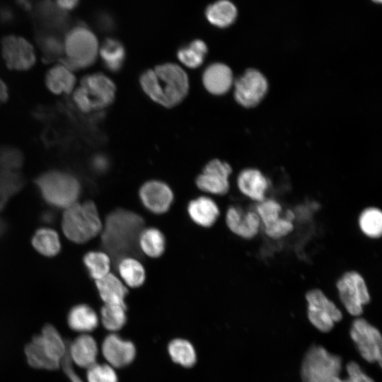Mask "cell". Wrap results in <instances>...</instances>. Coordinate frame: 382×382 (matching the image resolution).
<instances>
[{
	"instance_id": "1",
	"label": "cell",
	"mask_w": 382,
	"mask_h": 382,
	"mask_svg": "<svg viewBox=\"0 0 382 382\" xmlns=\"http://www.w3.org/2000/svg\"><path fill=\"white\" fill-rule=\"evenodd\" d=\"M139 81L145 95L166 108L180 104L190 90L187 72L180 65L173 62L163 63L145 70Z\"/></svg>"
},
{
	"instance_id": "2",
	"label": "cell",
	"mask_w": 382,
	"mask_h": 382,
	"mask_svg": "<svg viewBox=\"0 0 382 382\" xmlns=\"http://www.w3.org/2000/svg\"><path fill=\"white\" fill-rule=\"evenodd\" d=\"M144 224L143 218L134 212L117 209L110 212L101 231L103 248L117 262L137 255L139 236Z\"/></svg>"
},
{
	"instance_id": "3",
	"label": "cell",
	"mask_w": 382,
	"mask_h": 382,
	"mask_svg": "<svg viewBox=\"0 0 382 382\" xmlns=\"http://www.w3.org/2000/svg\"><path fill=\"white\" fill-rule=\"evenodd\" d=\"M116 92V85L109 76L101 72L91 73L80 80L71 93L72 101L78 110L88 114L112 105Z\"/></svg>"
},
{
	"instance_id": "4",
	"label": "cell",
	"mask_w": 382,
	"mask_h": 382,
	"mask_svg": "<svg viewBox=\"0 0 382 382\" xmlns=\"http://www.w3.org/2000/svg\"><path fill=\"white\" fill-rule=\"evenodd\" d=\"M35 185L42 199L57 208H67L79 198L81 186L71 172L53 169L40 174Z\"/></svg>"
},
{
	"instance_id": "5",
	"label": "cell",
	"mask_w": 382,
	"mask_h": 382,
	"mask_svg": "<svg viewBox=\"0 0 382 382\" xmlns=\"http://www.w3.org/2000/svg\"><path fill=\"white\" fill-rule=\"evenodd\" d=\"M99 44L95 34L85 25L68 30L64 37V56L59 61L74 72L91 66L98 56Z\"/></svg>"
},
{
	"instance_id": "6",
	"label": "cell",
	"mask_w": 382,
	"mask_h": 382,
	"mask_svg": "<svg viewBox=\"0 0 382 382\" xmlns=\"http://www.w3.org/2000/svg\"><path fill=\"white\" fill-rule=\"evenodd\" d=\"M62 226L65 236L76 243L90 241L103 228L97 207L91 201L82 204L75 202L66 208Z\"/></svg>"
},
{
	"instance_id": "7",
	"label": "cell",
	"mask_w": 382,
	"mask_h": 382,
	"mask_svg": "<svg viewBox=\"0 0 382 382\" xmlns=\"http://www.w3.org/2000/svg\"><path fill=\"white\" fill-rule=\"evenodd\" d=\"M341 358L321 346H313L306 354L301 366L303 382H344L340 376Z\"/></svg>"
},
{
	"instance_id": "8",
	"label": "cell",
	"mask_w": 382,
	"mask_h": 382,
	"mask_svg": "<svg viewBox=\"0 0 382 382\" xmlns=\"http://www.w3.org/2000/svg\"><path fill=\"white\" fill-rule=\"evenodd\" d=\"M335 288L347 312L359 317L364 312V306L371 301V294L362 274L354 270L345 271L337 279Z\"/></svg>"
},
{
	"instance_id": "9",
	"label": "cell",
	"mask_w": 382,
	"mask_h": 382,
	"mask_svg": "<svg viewBox=\"0 0 382 382\" xmlns=\"http://www.w3.org/2000/svg\"><path fill=\"white\" fill-rule=\"evenodd\" d=\"M305 299L308 320L318 330L329 332L342 319V311L320 288L308 290Z\"/></svg>"
},
{
	"instance_id": "10",
	"label": "cell",
	"mask_w": 382,
	"mask_h": 382,
	"mask_svg": "<svg viewBox=\"0 0 382 382\" xmlns=\"http://www.w3.org/2000/svg\"><path fill=\"white\" fill-rule=\"evenodd\" d=\"M349 333L361 357L369 363L378 362L381 366L382 337L379 330L364 318L357 317Z\"/></svg>"
},
{
	"instance_id": "11",
	"label": "cell",
	"mask_w": 382,
	"mask_h": 382,
	"mask_svg": "<svg viewBox=\"0 0 382 382\" xmlns=\"http://www.w3.org/2000/svg\"><path fill=\"white\" fill-rule=\"evenodd\" d=\"M1 50L5 64L10 70L28 71L35 64L34 47L21 36L8 35L4 37L1 42Z\"/></svg>"
},
{
	"instance_id": "12",
	"label": "cell",
	"mask_w": 382,
	"mask_h": 382,
	"mask_svg": "<svg viewBox=\"0 0 382 382\" xmlns=\"http://www.w3.org/2000/svg\"><path fill=\"white\" fill-rule=\"evenodd\" d=\"M233 96L235 100L244 108L258 105L268 91V82L262 72L248 69L234 80Z\"/></svg>"
},
{
	"instance_id": "13",
	"label": "cell",
	"mask_w": 382,
	"mask_h": 382,
	"mask_svg": "<svg viewBox=\"0 0 382 382\" xmlns=\"http://www.w3.org/2000/svg\"><path fill=\"white\" fill-rule=\"evenodd\" d=\"M261 221V228L264 233L272 240L281 239L294 230L292 221L281 216L282 207L272 198H266L255 204L253 208Z\"/></svg>"
},
{
	"instance_id": "14",
	"label": "cell",
	"mask_w": 382,
	"mask_h": 382,
	"mask_svg": "<svg viewBox=\"0 0 382 382\" xmlns=\"http://www.w3.org/2000/svg\"><path fill=\"white\" fill-rule=\"evenodd\" d=\"M231 173L232 168L228 163L219 158L212 159L197 175L196 185L202 191L224 195L230 189L229 177Z\"/></svg>"
},
{
	"instance_id": "15",
	"label": "cell",
	"mask_w": 382,
	"mask_h": 382,
	"mask_svg": "<svg viewBox=\"0 0 382 382\" xmlns=\"http://www.w3.org/2000/svg\"><path fill=\"white\" fill-rule=\"evenodd\" d=\"M226 224L233 233L247 240L255 238L261 228L260 219L254 209L244 211L237 206L228 208Z\"/></svg>"
},
{
	"instance_id": "16",
	"label": "cell",
	"mask_w": 382,
	"mask_h": 382,
	"mask_svg": "<svg viewBox=\"0 0 382 382\" xmlns=\"http://www.w3.org/2000/svg\"><path fill=\"white\" fill-rule=\"evenodd\" d=\"M139 198L144 206L154 214H163L168 210L173 193L166 183L151 180L144 183L139 189Z\"/></svg>"
},
{
	"instance_id": "17",
	"label": "cell",
	"mask_w": 382,
	"mask_h": 382,
	"mask_svg": "<svg viewBox=\"0 0 382 382\" xmlns=\"http://www.w3.org/2000/svg\"><path fill=\"white\" fill-rule=\"evenodd\" d=\"M101 352L107 361L115 369L131 364L136 356L134 345L120 337L116 333L105 337L101 345Z\"/></svg>"
},
{
	"instance_id": "18",
	"label": "cell",
	"mask_w": 382,
	"mask_h": 382,
	"mask_svg": "<svg viewBox=\"0 0 382 382\" xmlns=\"http://www.w3.org/2000/svg\"><path fill=\"white\" fill-rule=\"evenodd\" d=\"M204 89L213 96H223L228 92L234 83L231 69L222 62L209 64L202 75Z\"/></svg>"
},
{
	"instance_id": "19",
	"label": "cell",
	"mask_w": 382,
	"mask_h": 382,
	"mask_svg": "<svg viewBox=\"0 0 382 382\" xmlns=\"http://www.w3.org/2000/svg\"><path fill=\"white\" fill-rule=\"evenodd\" d=\"M98 346L88 333L81 334L67 344V357L73 365L88 369L97 362Z\"/></svg>"
},
{
	"instance_id": "20",
	"label": "cell",
	"mask_w": 382,
	"mask_h": 382,
	"mask_svg": "<svg viewBox=\"0 0 382 382\" xmlns=\"http://www.w3.org/2000/svg\"><path fill=\"white\" fill-rule=\"evenodd\" d=\"M237 186L243 195L259 203L267 198L270 183L260 170L249 168L239 173L237 177Z\"/></svg>"
},
{
	"instance_id": "21",
	"label": "cell",
	"mask_w": 382,
	"mask_h": 382,
	"mask_svg": "<svg viewBox=\"0 0 382 382\" xmlns=\"http://www.w3.org/2000/svg\"><path fill=\"white\" fill-rule=\"evenodd\" d=\"M76 83L74 71L60 61L51 66L45 76L47 88L55 95H71Z\"/></svg>"
},
{
	"instance_id": "22",
	"label": "cell",
	"mask_w": 382,
	"mask_h": 382,
	"mask_svg": "<svg viewBox=\"0 0 382 382\" xmlns=\"http://www.w3.org/2000/svg\"><path fill=\"white\" fill-rule=\"evenodd\" d=\"M35 13L42 30L60 34L68 27L69 18L66 11L51 0L41 1L36 7Z\"/></svg>"
},
{
	"instance_id": "23",
	"label": "cell",
	"mask_w": 382,
	"mask_h": 382,
	"mask_svg": "<svg viewBox=\"0 0 382 382\" xmlns=\"http://www.w3.org/2000/svg\"><path fill=\"white\" fill-rule=\"evenodd\" d=\"M36 337L45 353L53 361L62 364L67 354V344L58 330L47 324Z\"/></svg>"
},
{
	"instance_id": "24",
	"label": "cell",
	"mask_w": 382,
	"mask_h": 382,
	"mask_svg": "<svg viewBox=\"0 0 382 382\" xmlns=\"http://www.w3.org/2000/svg\"><path fill=\"white\" fill-rule=\"evenodd\" d=\"M187 212L195 224L204 227L212 226L220 214L216 203L206 196H201L192 200L188 204Z\"/></svg>"
},
{
	"instance_id": "25",
	"label": "cell",
	"mask_w": 382,
	"mask_h": 382,
	"mask_svg": "<svg viewBox=\"0 0 382 382\" xmlns=\"http://www.w3.org/2000/svg\"><path fill=\"white\" fill-rule=\"evenodd\" d=\"M96 284L105 304L126 306L125 299L127 289L124 282L116 275L109 272L103 277L96 280Z\"/></svg>"
},
{
	"instance_id": "26",
	"label": "cell",
	"mask_w": 382,
	"mask_h": 382,
	"mask_svg": "<svg viewBox=\"0 0 382 382\" xmlns=\"http://www.w3.org/2000/svg\"><path fill=\"white\" fill-rule=\"evenodd\" d=\"M67 323L74 331L85 334L98 325V316L88 305L81 303L72 307L67 315Z\"/></svg>"
},
{
	"instance_id": "27",
	"label": "cell",
	"mask_w": 382,
	"mask_h": 382,
	"mask_svg": "<svg viewBox=\"0 0 382 382\" xmlns=\"http://www.w3.org/2000/svg\"><path fill=\"white\" fill-rule=\"evenodd\" d=\"M98 55L108 71L117 72L124 65L126 51L121 42L114 38H108L99 47Z\"/></svg>"
},
{
	"instance_id": "28",
	"label": "cell",
	"mask_w": 382,
	"mask_h": 382,
	"mask_svg": "<svg viewBox=\"0 0 382 382\" xmlns=\"http://www.w3.org/2000/svg\"><path fill=\"white\" fill-rule=\"evenodd\" d=\"M238 11L236 6L228 0H219L209 5L205 11L207 21L213 25L224 28L236 21Z\"/></svg>"
},
{
	"instance_id": "29",
	"label": "cell",
	"mask_w": 382,
	"mask_h": 382,
	"mask_svg": "<svg viewBox=\"0 0 382 382\" xmlns=\"http://www.w3.org/2000/svg\"><path fill=\"white\" fill-rule=\"evenodd\" d=\"M37 46L47 62L60 59L64 56V37L60 34L42 30L36 36Z\"/></svg>"
},
{
	"instance_id": "30",
	"label": "cell",
	"mask_w": 382,
	"mask_h": 382,
	"mask_svg": "<svg viewBox=\"0 0 382 382\" xmlns=\"http://www.w3.org/2000/svg\"><path fill=\"white\" fill-rule=\"evenodd\" d=\"M207 53V44L200 39H196L180 47L177 52V58L183 66L195 69L203 64Z\"/></svg>"
},
{
	"instance_id": "31",
	"label": "cell",
	"mask_w": 382,
	"mask_h": 382,
	"mask_svg": "<svg viewBox=\"0 0 382 382\" xmlns=\"http://www.w3.org/2000/svg\"><path fill=\"white\" fill-rule=\"evenodd\" d=\"M360 231L367 238L377 239L382 236V212L374 206L363 209L358 217Z\"/></svg>"
},
{
	"instance_id": "32",
	"label": "cell",
	"mask_w": 382,
	"mask_h": 382,
	"mask_svg": "<svg viewBox=\"0 0 382 382\" xmlns=\"http://www.w3.org/2000/svg\"><path fill=\"white\" fill-rule=\"evenodd\" d=\"M119 274L124 284L129 287H139L145 280V270L142 264L133 257H125L117 262Z\"/></svg>"
},
{
	"instance_id": "33",
	"label": "cell",
	"mask_w": 382,
	"mask_h": 382,
	"mask_svg": "<svg viewBox=\"0 0 382 382\" xmlns=\"http://www.w3.org/2000/svg\"><path fill=\"white\" fill-rule=\"evenodd\" d=\"M24 352L27 363L34 369L54 371L61 366V363L53 361L45 353L36 335L25 345Z\"/></svg>"
},
{
	"instance_id": "34",
	"label": "cell",
	"mask_w": 382,
	"mask_h": 382,
	"mask_svg": "<svg viewBox=\"0 0 382 382\" xmlns=\"http://www.w3.org/2000/svg\"><path fill=\"white\" fill-rule=\"evenodd\" d=\"M139 248L151 257L161 256L165 250L166 240L162 232L156 228H144L138 240Z\"/></svg>"
},
{
	"instance_id": "35",
	"label": "cell",
	"mask_w": 382,
	"mask_h": 382,
	"mask_svg": "<svg viewBox=\"0 0 382 382\" xmlns=\"http://www.w3.org/2000/svg\"><path fill=\"white\" fill-rule=\"evenodd\" d=\"M32 244L37 252L47 257L57 255L61 248L58 233L49 228L37 230L33 237Z\"/></svg>"
},
{
	"instance_id": "36",
	"label": "cell",
	"mask_w": 382,
	"mask_h": 382,
	"mask_svg": "<svg viewBox=\"0 0 382 382\" xmlns=\"http://www.w3.org/2000/svg\"><path fill=\"white\" fill-rule=\"evenodd\" d=\"M168 351L172 360L184 366L191 367L197 361V354L193 345L184 339H175L168 346Z\"/></svg>"
},
{
	"instance_id": "37",
	"label": "cell",
	"mask_w": 382,
	"mask_h": 382,
	"mask_svg": "<svg viewBox=\"0 0 382 382\" xmlns=\"http://www.w3.org/2000/svg\"><path fill=\"white\" fill-rule=\"evenodd\" d=\"M127 306L117 304H105L100 311L103 327L111 332L120 330L126 323Z\"/></svg>"
},
{
	"instance_id": "38",
	"label": "cell",
	"mask_w": 382,
	"mask_h": 382,
	"mask_svg": "<svg viewBox=\"0 0 382 382\" xmlns=\"http://www.w3.org/2000/svg\"><path fill=\"white\" fill-rule=\"evenodd\" d=\"M83 263L90 276L95 280L103 277L110 272L111 261L106 253L88 252L83 257Z\"/></svg>"
},
{
	"instance_id": "39",
	"label": "cell",
	"mask_w": 382,
	"mask_h": 382,
	"mask_svg": "<svg viewBox=\"0 0 382 382\" xmlns=\"http://www.w3.org/2000/svg\"><path fill=\"white\" fill-rule=\"evenodd\" d=\"M24 163V155L18 148L0 145V168L18 171Z\"/></svg>"
},
{
	"instance_id": "40",
	"label": "cell",
	"mask_w": 382,
	"mask_h": 382,
	"mask_svg": "<svg viewBox=\"0 0 382 382\" xmlns=\"http://www.w3.org/2000/svg\"><path fill=\"white\" fill-rule=\"evenodd\" d=\"M22 184V177L18 171L0 168V201H4L18 190Z\"/></svg>"
},
{
	"instance_id": "41",
	"label": "cell",
	"mask_w": 382,
	"mask_h": 382,
	"mask_svg": "<svg viewBox=\"0 0 382 382\" xmlns=\"http://www.w3.org/2000/svg\"><path fill=\"white\" fill-rule=\"evenodd\" d=\"M86 382H118V377L114 367L96 362L87 369Z\"/></svg>"
},
{
	"instance_id": "42",
	"label": "cell",
	"mask_w": 382,
	"mask_h": 382,
	"mask_svg": "<svg viewBox=\"0 0 382 382\" xmlns=\"http://www.w3.org/2000/svg\"><path fill=\"white\" fill-rule=\"evenodd\" d=\"M346 371L347 374V377L345 378L347 382H374L354 361L347 364Z\"/></svg>"
},
{
	"instance_id": "43",
	"label": "cell",
	"mask_w": 382,
	"mask_h": 382,
	"mask_svg": "<svg viewBox=\"0 0 382 382\" xmlns=\"http://www.w3.org/2000/svg\"><path fill=\"white\" fill-rule=\"evenodd\" d=\"M64 372L70 382H86L75 371L74 365L67 357V354L62 361L61 364Z\"/></svg>"
},
{
	"instance_id": "44",
	"label": "cell",
	"mask_w": 382,
	"mask_h": 382,
	"mask_svg": "<svg viewBox=\"0 0 382 382\" xmlns=\"http://www.w3.org/2000/svg\"><path fill=\"white\" fill-rule=\"evenodd\" d=\"M108 159L103 154H95L91 161V166L96 172H103L108 167Z\"/></svg>"
},
{
	"instance_id": "45",
	"label": "cell",
	"mask_w": 382,
	"mask_h": 382,
	"mask_svg": "<svg viewBox=\"0 0 382 382\" xmlns=\"http://www.w3.org/2000/svg\"><path fill=\"white\" fill-rule=\"evenodd\" d=\"M98 25L103 30H110L113 26V19L107 13H100L97 17Z\"/></svg>"
},
{
	"instance_id": "46",
	"label": "cell",
	"mask_w": 382,
	"mask_h": 382,
	"mask_svg": "<svg viewBox=\"0 0 382 382\" xmlns=\"http://www.w3.org/2000/svg\"><path fill=\"white\" fill-rule=\"evenodd\" d=\"M0 19L4 23H9L14 19L13 10L8 6H3L0 8Z\"/></svg>"
},
{
	"instance_id": "47",
	"label": "cell",
	"mask_w": 382,
	"mask_h": 382,
	"mask_svg": "<svg viewBox=\"0 0 382 382\" xmlns=\"http://www.w3.org/2000/svg\"><path fill=\"white\" fill-rule=\"evenodd\" d=\"M8 98V88L5 81L0 78V107L7 102Z\"/></svg>"
},
{
	"instance_id": "48",
	"label": "cell",
	"mask_w": 382,
	"mask_h": 382,
	"mask_svg": "<svg viewBox=\"0 0 382 382\" xmlns=\"http://www.w3.org/2000/svg\"><path fill=\"white\" fill-rule=\"evenodd\" d=\"M79 0H56V4L64 11L71 10L78 4Z\"/></svg>"
},
{
	"instance_id": "49",
	"label": "cell",
	"mask_w": 382,
	"mask_h": 382,
	"mask_svg": "<svg viewBox=\"0 0 382 382\" xmlns=\"http://www.w3.org/2000/svg\"><path fill=\"white\" fill-rule=\"evenodd\" d=\"M16 4L23 9L29 11L32 8V3L30 0H16Z\"/></svg>"
},
{
	"instance_id": "50",
	"label": "cell",
	"mask_w": 382,
	"mask_h": 382,
	"mask_svg": "<svg viewBox=\"0 0 382 382\" xmlns=\"http://www.w3.org/2000/svg\"><path fill=\"white\" fill-rule=\"evenodd\" d=\"M42 218L43 221L46 223H52L54 221L55 216L52 212H45V213H43Z\"/></svg>"
},
{
	"instance_id": "51",
	"label": "cell",
	"mask_w": 382,
	"mask_h": 382,
	"mask_svg": "<svg viewBox=\"0 0 382 382\" xmlns=\"http://www.w3.org/2000/svg\"><path fill=\"white\" fill-rule=\"evenodd\" d=\"M372 1L375 2V3H378V4H381V0H371Z\"/></svg>"
}]
</instances>
